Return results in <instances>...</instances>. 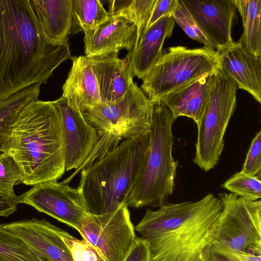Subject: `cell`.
<instances>
[{
    "instance_id": "obj_8",
    "label": "cell",
    "mask_w": 261,
    "mask_h": 261,
    "mask_svg": "<svg viewBox=\"0 0 261 261\" xmlns=\"http://www.w3.org/2000/svg\"><path fill=\"white\" fill-rule=\"evenodd\" d=\"M154 102L134 82L120 99L99 103L86 109L82 114L97 132L125 140L148 133Z\"/></svg>"
},
{
    "instance_id": "obj_18",
    "label": "cell",
    "mask_w": 261,
    "mask_h": 261,
    "mask_svg": "<svg viewBox=\"0 0 261 261\" xmlns=\"http://www.w3.org/2000/svg\"><path fill=\"white\" fill-rule=\"evenodd\" d=\"M175 22L172 15L165 16L144 32L132 51L125 58L129 62L134 76L142 79L162 56L165 39L171 36Z\"/></svg>"
},
{
    "instance_id": "obj_19",
    "label": "cell",
    "mask_w": 261,
    "mask_h": 261,
    "mask_svg": "<svg viewBox=\"0 0 261 261\" xmlns=\"http://www.w3.org/2000/svg\"><path fill=\"white\" fill-rule=\"evenodd\" d=\"M72 67L62 86V96L68 105L82 113L101 102L96 77L85 56L72 57Z\"/></svg>"
},
{
    "instance_id": "obj_23",
    "label": "cell",
    "mask_w": 261,
    "mask_h": 261,
    "mask_svg": "<svg viewBox=\"0 0 261 261\" xmlns=\"http://www.w3.org/2000/svg\"><path fill=\"white\" fill-rule=\"evenodd\" d=\"M242 18L243 32L239 42L247 51L261 57V0H233Z\"/></svg>"
},
{
    "instance_id": "obj_1",
    "label": "cell",
    "mask_w": 261,
    "mask_h": 261,
    "mask_svg": "<svg viewBox=\"0 0 261 261\" xmlns=\"http://www.w3.org/2000/svg\"><path fill=\"white\" fill-rule=\"evenodd\" d=\"M72 58L68 42L47 41L30 0H0V101L46 84L54 71Z\"/></svg>"
},
{
    "instance_id": "obj_10",
    "label": "cell",
    "mask_w": 261,
    "mask_h": 261,
    "mask_svg": "<svg viewBox=\"0 0 261 261\" xmlns=\"http://www.w3.org/2000/svg\"><path fill=\"white\" fill-rule=\"evenodd\" d=\"M78 231L106 261H124L137 239L126 204L105 215L87 214Z\"/></svg>"
},
{
    "instance_id": "obj_16",
    "label": "cell",
    "mask_w": 261,
    "mask_h": 261,
    "mask_svg": "<svg viewBox=\"0 0 261 261\" xmlns=\"http://www.w3.org/2000/svg\"><path fill=\"white\" fill-rule=\"evenodd\" d=\"M217 52L219 70L260 103L261 57L250 54L239 42Z\"/></svg>"
},
{
    "instance_id": "obj_4",
    "label": "cell",
    "mask_w": 261,
    "mask_h": 261,
    "mask_svg": "<svg viewBox=\"0 0 261 261\" xmlns=\"http://www.w3.org/2000/svg\"><path fill=\"white\" fill-rule=\"evenodd\" d=\"M149 143L148 133L124 140L81 171L77 189L89 214L105 215L126 204L142 174Z\"/></svg>"
},
{
    "instance_id": "obj_13",
    "label": "cell",
    "mask_w": 261,
    "mask_h": 261,
    "mask_svg": "<svg viewBox=\"0 0 261 261\" xmlns=\"http://www.w3.org/2000/svg\"><path fill=\"white\" fill-rule=\"evenodd\" d=\"M214 49L219 51L233 43L231 29L235 15L233 0H182Z\"/></svg>"
},
{
    "instance_id": "obj_20",
    "label": "cell",
    "mask_w": 261,
    "mask_h": 261,
    "mask_svg": "<svg viewBox=\"0 0 261 261\" xmlns=\"http://www.w3.org/2000/svg\"><path fill=\"white\" fill-rule=\"evenodd\" d=\"M214 80L215 72L206 74L158 100L170 110L175 120L186 116L197 124L206 107Z\"/></svg>"
},
{
    "instance_id": "obj_3",
    "label": "cell",
    "mask_w": 261,
    "mask_h": 261,
    "mask_svg": "<svg viewBox=\"0 0 261 261\" xmlns=\"http://www.w3.org/2000/svg\"><path fill=\"white\" fill-rule=\"evenodd\" d=\"M11 153L22 173L21 183L57 180L65 172L62 121L52 101L38 99L18 114L10 138Z\"/></svg>"
},
{
    "instance_id": "obj_2",
    "label": "cell",
    "mask_w": 261,
    "mask_h": 261,
    "mask_svg": "<svg viewBox=\"0 0 261 261\" xmlns=\"http://www.w3.org/2000/svg\"><path fill=\"white\" fill-rule=\"evenodd\" d=\"M223 207L211 193L196 201L168 202L147 209L135 229L147 242L151 261H202Z\"/></svg>"
},
{
    "instance_id": "obj_31",
    "label": "cell",
    "mask_w": 261,
    "mask_h": 261,
    "mask_svg": "<svg viewBox=\"0 0 261 261\" xmlns=\"http://www.w3.org/2000/svg\"><path fill=\"white\" fill-rule=\"evenodd\" d=\"M202 261H261V255L235 251L213 243L204 250Z\"/></svg>"
},
{
    "instance_id": "obj_25",
    "label": "cell",
    "mask_w": 261,
    "mask_h": 261,
    "mask_svg": "<svg viewBox=\"0 0 261 261\" xmlns=\"http://www.w3.org/2000/svg\"><path fill=\"white\" fill-rule=\"evenodd\" d=\"M73 28L72 34L92 31L109 17L99 0H72Z\"/></svg>"
},
{
    "instance_id": "obj_17",
    "label": "cell",
    "mask_w": 261,
    "mask_h": 261,
    "mask_svg": "<svg viewBox=\"0 0 261 261\" xmlns=\"http://www.w3.org/2000/svg\"><path fill=\"white\" fill-rule=\"evenodd\" d=\"M88 59L97 80L101 102L111 103L122 98L134 83L129 62L119 58L118 54Z\"/></svg>"
},
{
    "instance_id": "obj_29",
    "label": "cell",
    "mask_w": 261,
    "mask_h": 261,
    "mask_svg": "<svg viewBox=\"0 0 261 261\" xmlns=\"http://www.w3.org/2000/svg\"><path fill=\"white\" fill-rule=\"evenodd\" d=\"M56 230L68 248L74 261H106L98 251L86 239H77L57 226Z\"/></svg>"
},
{
    "instance_id": "obj_24",
    "label": "cell",
    "mask_w": 261,
    "mask_h": 261,
    "mask_svg": "<svg viewBox=\"0 0 261 261\" xmlns=\"http://www.w3.org/2000/svg\"><path fill=\"white\" fill-rule=\"evenodd\" d=\"M157 2L158 0H111L109 1L108 12L109 15L123 16L136 25V45L146 29Z\"/></svg>"
},
{
    "instance_id": "obj_22",
    "label": "cell",
    "mask_w": 261,
    "mask_h": 261,
    "mask_svg": "<svg viewBox=\"0 0 261 261\" xmlns=\"http://www.w3.org/2000/svg\"><path fill=\"white\" fill-rule=\"evenodd\" d=\"M41 84H37L0 101V152H9L13 126L21 110L37 100Z\"/></svg>"
},
{
    "instance_id": "obj_36",
    "label": "cell",
    "mask_w": 261,
    "mask_h": 261,
    "mask_svg": "<svg viewBox=\"0 0 261 261\" xmlns=\"http://www.w3.org/2000/svg\"><path fill=\"white\" fill-rule=\"evenodd\" d=\"M19 204V196L12 197L0 193V217H7L14 213Z\"/></svg>"
},
{
    "instance_id": "obj_15",
    "label": "cell",
    "mask_w": 261,
    "mask_h": 261,
    "mask_svg": "<svg viewBox=\"0 0 261 261\" xmlns=\"http://www.w3.org/2000/svg\"><path fill=\"white\" fill-rule=\"evenodd\" d=\"M5 225L46 261H74L68 248L58 233L56 226L46 219L34 218Z\"/></svg>"
},
{
    "instance_id": "obj_6",
    "label": "cell",
    "mask_w": 261,
    "mask_h": 261,
    "mask_svg": "<svg viewBox=\"0 0 261 261\" xmlns=\"http://www.w3.org/2000/svg\"><path fill=\"white\" fill-rule=\"evenodd\" d=\"M219 69L218 53L206 46L169 47L143 78L141 89L151 101Z\"/></svg>"
},
{
    "instance_id": "obj_26",
    "label": "cell",
    "mask_w": 261,
    "mask_h": 261,
    "mask_svg": "<svg viewBox=\"0 0 261 261\" xmlns=\"http://www.w3.org/2000/svg\"><path fill=\"white\" fill-rule=\"evenodd\" d=\"M0 257L6 261H46L5 224H0Z\"/></svg>"
},
{
    "instance_id": "obj_37",
    "label": "cell",
    "mask_w": 261,
    "mask_h": 261,
    "mask_svg": "<svg viewBox=\"0 0 261 261\" xmlns=\"http://www.w3.org/2000/svg\"><path fill=\"white\" fill-rule=\"evenodd\" d=\"M0 261H6V260H4V259H3L2 258L0 257Z\"/></svg>"
},
{
    "instance_id": "obj_27",
    "label": "cell",
    "mask_w": 261,
    "mask_h": 261,
    "mask_svg": "<svg viewBox=\"0 0 261 261\" xmlns=\"http://www.w3.org/2000/svg\"><path fill=\"white\" fill-rule=\"evenodd\" d=\"M221 186L248 200L256 201L261 197L260 174L251 176L240 171L232 175Z\"/></svg>"
},
{
    "instance_id": "obj_9",
    "label": "cell",
    "mask_w": 261,
    "mask_h": 261,
    "mask_svg": "<svg viewBox=\"0 0 261 261\" xmlns=\"http://www.w3.org/2000/svg\"><path fill=\"white\" fill-rule=\"evenodd\" d=\"M223 203L211 243L235 251L261 255V201H250L232 193H219Z\"/></svg>"
},
{
    "instance_id": "obj_33",
    "label": "cell",
    "mask_w": 261,
    "mask_h": 261,
    "mask_svg": "<svg viewBox=\"0 0 261 261\" xmlns=\"http://www.w3.org/2000/svg\"><path fill=\"white\" fill-rule=\"evenodd\" d=\"M261 131L253 139L241 172L251 176L260 174L261 171Z\"/></svg>"
},
{
    "instance_id": "obj_30",
    "label": "cell",
    "mask_w": 261,
    "mask_h": 261,
    "mask_svg": "<svg viewBox=\"0 0 261 261\" xmlns=\"http://www.w3.org/2000/svg\"><path fill=\"white\" fill-rule=\"evenodd\" d=\"M97 133V140L91 153L84 163L71 176L62 182L63 184H68L80 171L99 161L108 152L116 148L121 142V140L114 135L107 133Z\"/></svg>"
},
{
    "instance_id": "obj_12",
    "label": "cell",
    "mask_w": 261,
    "mask_h": 261,
    "mask_svg": "<svg viewBox=\"0 0 261 261\" xmlns=\"http://www.w3.org/2000/svg\"><path fill=\"white\" fill-rule=\"evenodd\" d=\"M52 102L62 121L65 171L77 169L94 148L98 133L81 113L68 105L64 97Z\"/></svg>"
},
{
    "instance_id": "obj_11",
    "label": "cell",
    "mask_w": 261,
    "mask_h": 261,
    "mask_svg": "<svg viewBox=\"0 0 261 261\" xmlns=\"http://www.w3.org/2000/svg\"><path fill=\"white\" fill-rule=\"evenodd\" d=\"M19 202L29 205L77 231L83 219L89 214L77 188L57 180L33 186L19 196Z\"/></svg>"
},
{
    "instance_id": "obj_21",
    "label": "cell",
    "mask_w": 261,
    "mask_h": 261,
    "mask_svg": "<svg viewBox=\"0 0 261 261\" xmlns=\"http://www.w3.org/2000/svg\"><path fill=\"white\" fill-rule=\"evenodd\" d=\"M42 32L53 44L68 42L73 28L72 0H30Z\"/></svg>"
},
{
    "instance_id": "obj_35",
    "label": "cell",
    "mask_w": 261,
    "mask_h": 261,
    "mask_svg": "<svg viewBox=\"0 0 261 261\" xmlns=\"http://www.w3.org/2000/svg\"><path fill=\"white\" fill-rule=\"evenodd\" d=\"M124 261H151V254L147 242L142 238H137Z\"/></svg>"
},
{
    "instance_id": "obj_28",
    "label": "cell",
    "mask_w": 261,
    "mask_h": 261,
    "mask_svg": "<svg viewBox=\"0 0 261 261\" xmlns=\"http://www.w3.org/2000/svg\"><path fill=\"white\" fill-rule=\"evenodd\" d=\"M22 173L12 155L8 152L0 154V193L16 197L14 186L21 183Z\"/></svg>"
},
{
    "instance_id": "obj_32",
    "label": "cell",
    "mask_w": 261,
    "mask_h": 261,
    "mask_svg": "<svg viewBox=\"0 0 261 261\" xmlns=\"http://www.w3.org/2000/svg\"><path fill=\"white\" fill-rule=\"evenodd\" d=\"M172 16L175 22L179 25L190 38L203 44L204 46L214 50L197 26L182 0H179V6L173 14Z\"/></svg>"
},
{
    "instance_id": "obj_14",
    "label": "cell",
    "mask_w": 261,
    "mask_h": 261,
    "mask_svg": "<svg viewBox=\"0 0 261 261\" xmlns=\"http://www.w3.org/2000/svg\"><path fill=\"white\" fill-rule=\"evenodd\" d=\"M137 28L121 15H109L96 29L85 34V56L89 58L119 54L122 49L130 53L135 47Z\"/></svg>"
},
{
    "instance_id": "obj_34",
    "label": "cell",
    "mask_w": 261,
    "mask_h": 261,
    "mask_svg": "<svg viewBox=\"0 0 261 261\" xmlns=\"http://www.w3.org/2000/svg\"><path fill=\"white\" fill-rule=\"evenodd\" d=\"M178 6L179 0H158L145 31L161 18L172 16Z\"/></svg>"
},
{
    "instance_id": "obj_7",
    "label": "cell",
    "mask_w": 261,
    "mask_h": 261,
    "mask_svg": "<svg viewBox=\"0 0 261 261\" xmlns=\"http://www.w3.org/2000/svg\"><path fill=\"white\" fill-rule=\"evenodd\" d=\"M237 87L219 69L199 122L193 161L199 168L208 171L218 163L224 147L223 137L236 107Z\"/></svg>"
},
{
    "instance_id": "obj_5",
    "label": "cell",
    "mask_w": 261,
    "mask_h": 261,
    "mask_svg": "<svg viewBox=\"0 0 261 261\" xmlns=\"http://www.w3.org/2000/svg\"><path fill=\"white\" fill-rule=\"evenodd\" d=\"M175 120L170 110L155 100L147 158L142 174L128 196V206L160 207L168 203L175 188L178 167V162L172 156L174 138L172 127Z\"/></svg>"
}]
</instances>
